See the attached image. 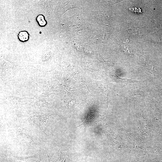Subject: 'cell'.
<instances>
[{
    "mask_svg": "<svg viewBox=\"0 0 162 162\" xmlns=\"http://www.w3.org/2000/svg\"><path fill=\"white\" fill-rule=\"evenodd\" d=\"M117 79L119 81L127 85L130 83H134L135 82H137L139 81L136 80H133L131 79H128L126 78H122L117 76Z\"/></svg>",
    "mask_w": 162,
    "mask_h": 162,
    "instance_id": "obj_4",
    "label": "cell"
},
{
    "mask_svg": "<svg viewBox=\"0 0 162 162\" xmlns=\"http://www.w3.org/2000/svg\"><path fill=\"white\" fill-rule=\"evenodd\" d=\"M29 34L26 31H20L18 34V38L19 40L22 42L27 41L29 39Z\"/></svg>",
    "mask_w": 162,
    "mask_h": 162,
    "instance_id": "obj_2",
    "label": "cell"
},
{
    "mask_svg": "<svg viewBox=\"0 0 162 162\" xmlns=\"http://www.w3.org/2000/svg\"><path fill=\"white\" fill-rule=\"evenodd\" d=\"M36 20L38 25L40 27H44L47 24L46 21L45 19L44 16L43 14L38 15L37 16Z\"/></svg>",
    "mask_w": 162,
    "mask_h": 162,
    "instance_id": "obj_3",
    "label": "cell"
},
{
    "mask_svg": "<svg viewBox=\"0 0 162 162\" xmlns=\"http://www.w3.org/2000/svg\"><path fill=\"white\" fill-rule=\"evenodd\" d=\"M44 153V152L42 151L34 157L26 158H17L18 160H22L26 162H42Z\"/></svg>",
    "mask_w": 162,
    "mask_h": 162,
    "instance_id": "obj_1",
    "label": "cell"
}]
</instances>
